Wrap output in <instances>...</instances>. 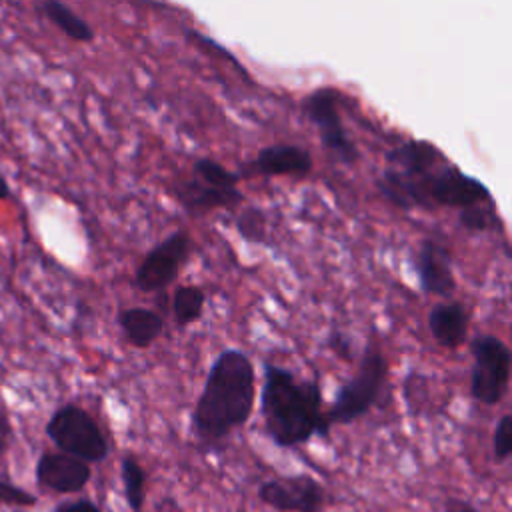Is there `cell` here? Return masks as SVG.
Here are the masks:
<instances>
[{"mask_svg":"<svg viewBox=\"0 0 512 512\" xmlns=\"http://www.w3.org/2000/svg\"><path fill=\"white\" fill-rule=\"evenodd\" d=\"M254 402L256 370L252 360L238 348L222 350L212 362L192 408V434L206 446L222 442L250 420Z\"/></svg>","mask_w":512,"mask_h":512,"instance_id":"6da1fadb","label":"cell"},{"mask_svg":"<svg viewBox=\"0 0 512 512\" xmlns=\"http://www.w3.org/2000/svg\"><path fill=\"white\" fill-rule=\"evenodd\" d=\"M260 416L266 436L280 448L302 446L312 436L328 438L330 434L320 382L302 380L272 362H264Z\"/></svg>","mask_w":512,"mask_h":512,"instance_id":"7a4b0ae2","label":"cell"},{"mask_svg":"<svg viewBox=\"0 0 512 512\" xmlns=\"http://www.w3.org/2000/svg\"><path fill=\"white\" fill-rule=\"evenodd\" d=\"M376 188L392 206L404 212L416 208L432 210L436 206L462 210L478 202L494 200L482 180L462 172L450 160L420 178H406L386 166L376 180Z\"/></svg>","mask_w":512,"mask_h":512,"instance_id":"3957f363","label":"cell"},{"mask_svg":"<svg viewBox=\"0 0 512 512\" xmlns=\"http://www.w3.org/2000/svg\"><path fill=\"white\" fill-rule=\"evenodd\" d=\"M388 380V360L378 346H366L356 372L336 390L330 408L324 412L326 422L332 426H344L366 416Z\"/></svg>","mask_w":512,"mask_h":512,"instance_id":"277c9868","label":"cell"},{"mask_svg":"<svg viewBox=\"0 0 512 512\" xmlns=\"http://www.w3.org/2000/svg\"><path fill=\"white\" fill-rule=\"evenodd\" d=\"M44 430L58 452L74 456L86 464L104 462L110 454V444L100 424L78 404L68 402L58 406Z\"/></svg>","mask_w":512,"mask_h":512,"instance_id":"5b68a950","label":"cell"},{"mask_svg":"<svg viewBox=\"0 0 512 512\" xmlns=\"http://www.w3.org/2000/svg\"><path fill=\"white\" fill-rule=\"evenodd\" d=\"M340 98L342 92L338 88L318 86L302 98L300 110L316 128L320 144L328 150V154L340 164L352 166L360 158V152L342 122Z\"/></svg>","mask_w":512,"mask_h":512,"instance_id":"8992f818","label":"cell"},{"mask_svg":"<svg viewBox=\"0 0 512 512\" xmlns=\"http://www.w3.org/2000/svg\"><path fill=\"white\" fill-rule=\"evenodd\" d=\"M472 374L470 396L486 406H496L508 392L512 352L508 344L494 334H478L470 342Z\"/></svg>","mask_w":512,"mask_h":512,"instance_id":"52a82bcc","label":"cell"},{"mask_svg":"<svg viewBox=\"0 0 512 512\" xmlns=\"http://www.w3.org/2000/svg\"><path fill=\"white\" fill-rule=\"evenodd\" d=\"M192 238L186 230H174L140 260L134 284L140 292H160L176 282L182 264L188 260Z\"/></svg>","mask_w":512,"mask_h":512,"instance_id":"ba28073f","label":"cell"},{"mask_svg":"<svg viewBox=\"0 0 512 512\" xmlns=\"http://www.w3.org/2000/svg\"><path fill=\"white\" fill-rule=\"evenodd\" d=\"M258 498L278 512H322L326 492L308 474L270 478L258 486Z\"/></svg>","mask_w":512,"mask_h":512,"instance_id":"9c48e42d","label":"cell"},{"mask_svg":"<svg viewBox=\"0 0 512 512\" xmlns=\"http://www.w3.org/2000/svg\"><path fill=\"white\" fill-rule=\"evenodd\" d=\"M414 274L424 294L448 298L456 290L452 252L436 238H424L420 242L414 254Z\"/></svg>","mask_w":512,"mask_h":512,"instance_id":"30bf717a","label":"cell"},{"mask_svg":"<svg viewBox=\"0 0 512 512\" xmlns=\"http://www.w3.org/2000/svg\"><path fill=\"white\" fill-rule=\"evenodd\" d=\"M34 476L38 486L52 490L56 494H76L80 490L86 488V484L92 478V470L90 464L68 456L64 452H42L36 468H34Z\"/></svg>","mask_w":512,"mask_h":512,"instance_id":"8fae6325","label":"cell"},{"mask_svg":"<svg viewBox=\"0 0 512 512\" xmlns=\"http://www.w3.org/2000/svg\"><path fill=\"white\" fill-rule=\"evenodd\" d=\"M174 198L190 216H206L222 208L232 210L244 200L240 188H220L196 178L194 174L176 182Z\"/></svg>","mask_w":512,"mask_h":512,"instance_id":"7c38bea8","label":"cell"},{"mask_svg":"<svg viewBox=\"0 0 512 512\" xmlns=\"http://www.w3.org/2000/svg\"><path fill=\"white\" fill-rule=\"evenodd\" d=\"M312 154L298 144H270L258 150L252 160V170L260 176H298L304 178L312 172Z\"/></svg>","mask_w":512,"mask_h":512,"instance_id":"4fadbf2b","label":"cell"},{"mask_svg":"<svg viewBox=\"0 0 512 512\" xmlns=\"http://www.w3.org/2000/svg\"><path fill=\"white\" fill-rule=\"evenodd\" d=\"M384 160L390 168H394L406 178H420L448 162L442 150L434 142L424 138L404 140L402 144L390 148Z\"/></svg>","mask_w":512,"mask_h":512,"instance_id":"5bb4252c","label":"cell"},{"mask_svg":"<svg viewBox=\"0 0 512 512\" xmlns=\"http://www.w3.org/2000/svg\"><path fill=\"white\" fill-rule=\"evenodd\" d=\"M468 326V312L464 304L456 300L438 302L428 312V330L442 348H460L468 338Z\"/></svg>","mask_w":512,"mask_h":512,"instance_id":"9a60e30c","label":"cell"},{"mask_svg":"<svg viewBox=\"0 0 512 512\" xmlns=\"http://www.w3.org/2000/svg\"><path fill=\"white\" fill-rule=\"evenodd\" d=\"M118 326L128 344L134 348L152 346L164 332V318L144 306H130L118 312Z\"/></svg>","mask_w":512,"mask_h":512,"instance_id":"2e32d148","label":"cell"},{"mask_svg":"<svg viewBox=\"0 0 512 512\" xmlns=\"http://www.w3.org/2000/svg\"><path fill=\"white\" fill-rule=\"evenodd\" d=\"M38 10L42 12V16L54 24L66 38L80 42V44H88L96 38V32L92 28L90 22H86L78 12H74L68 4L58 2V0H44L38 4Z\"/></svg>","mask_w":512,"mask_h":512,"instance_id":"e0dca14e","label":"cell"},{"mask_svg":"<svg viewBox=\"0 0 512 512\" xmlns=\"http://www.w3.org/2000/svg\"><path fill=\"white\" fill-rule=\"evenodd\" d=\"M206 304V294L196 284H182L172 292V316L178 326H190L194 324Z\"/></svg>","mask_w":512,"mask_h":512,"instance_id":"ac0fdd59","label":"cell"},{"mask_svg":"<svg viewBox=\"0 0 512 512\" xmlns=\"http://www.w3.org/2000/svg\"><path fill=\"white\" fill-rule=\"evenodd\" d=\"M120 478H122V488H124V498L128 508L132 512H142L146 502V472L132 454L122 456Z\"/></svg>","mask_w":512,"mask_h":512,"instance_id":"d6986e66","label":"cell"},{"mask_svg":"<svg viewBox=\"0 0 512 512\" xmlns=\"http://www.w3.org/2000/svg\"><path fill=\"white\" fill-rule=\"evenodd\" d=\"M458 224L470 232H488L498 228L500 218L496 210V200L478 202L458 210Z\"/></svg>","mask_w":512,"mask_h":512,"instance_id":"ffe728a7","label":"cell"},{"mask_svg":"<svg viewBox=\"0 0 512 512\" xmlns=\"http://www.w3.org/2000/svg\"><path fill=\"white\" fill-rule=\"evenodd\" d=\"M192 174L208 184H214V186H220V188H238L240 184V172H234V170H228L224 164H220L218 160L214 158H208V156H202V158H196L194 164H192Z\"/></svg>","mask_w":512,"mask_h":512,"instance_id":"44dd1931","label":"cell"},{"mask_svg":"<svg viewBox=\"0 0 512 512\" xmlns=\"http://www.w3.org/2000/svg\"><path fill=\"white\" fill-rule=\"evenodd\" d=\"M236 228L238 234L246 242H256V244H266L268 238V224H266V214L258 206H246L240 210L236 218Z\"/></svg>","mask_w":512,"mask_h":512,"instance_id":"7402d4cb","label":"cell"},{"mask_svg":"<svg viewBox=\"0 0 512 512\" xmlns=\"http://www.w3.org/2000/svg\"><path fill=\"white\" fill-rule=\"evenodd\" d=\"M512 454V416L502 414L492 432V456L494 462L502 464Z\"/></svg>","mask_w":512,"mask_h":512,"instance_id":"603a6c76","label":"cell"},{"mask_svg":"<svg viewBox=\"0 0 512 512\" xmlns=\"http://www.w3.org/2000/svg\"><path fill=\"white\" fill-rule=\"evenodd\" d=\"M0 504L16 508H34L38 504V498L12 482L0 480Z\"/></svg>","mask_w":512,"mask_h":512,"instance_id":"cb8c5ba5","label":"cell"},{"mask_svg":"<svg viewBox=\"0 0 512 512\" xmlns=\"http://www.w3.org/2000/svg\"><path fill=\"white\" fill-rule=\"evenodd\" d=\"M54 512H102V510L90 498H76V500L60 502Z\"/></svg>","mask_w":512,"mask_h":512,"instance_id":"d4e9b609","label":"cell"},{"mask_svg":"<svg viewBox=\"0 0 512 512\" xmlns=\"http://www.w3.org/2000/svg\"><path fill=\"white\" fill-rule=\"evenodd\" d=\"M8 198H12V186L8 178L0 172V200H8Z\"/></svg>","mask_w":512,"mask_h":512,"instance_id":"484cf974","label":"cell"},{"mask_svg":"<svg viewBox=\"0 0 512 512\" xmlns=\"http://www.w3.org/2000/svg\"><path fill=\"white\" fill-rule=\"evenodd\" d=\"M10 432H12V428H10V420H8V416L0 410V438H10Z\"/></svg>","mask_w":512,"mask_h":512,"instance_id":"4316f807","label":"cell"},{"mask_svg":"<svg viewBox=\"0 0 512 512\" xmlns=\"http://www.w3.org/2000/svg\"><path fill=\"white\" fill-rule=\"evenodd\" d=\"M446 512H478L474 506H470L468 502H458L456 506L446 508Z\"/></svg>","mask_w":512,"mask_h":512,"instance_id":"83f0119b","label":"cell"},{"mask_svg":"<svg viewBox=\"0 0 512 512\" xmlns=\"http://www.w3.org/2000/svg\"><path fill=\"white\" fill-rule=\"evenodd\" d=\"M6 448H8V440H6V438H0V456L6 452Z\"/></svg>","mask_w":512,"mask_h":512,"instance_id":"f1b7e54d","label":"cell"},{"mask_svg":"<svg viewBox=\"0 0 512 512\" xmlns=\"http://www.w3.org/2000/svg\"><path fill=\"white\" fill-rule=\"evenodd\" d=\"M0 260H2V252H0Z\"/></svg>","mask_w":512,"mask_h":512,"instance_id":"f546056e","label":"cell"}]
</instances>
